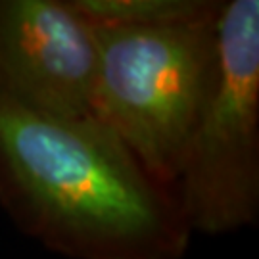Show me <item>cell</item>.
Masks as SVG:
<instances>
[{"label":"cell","mask_w":259,"mask_h":259,"mask_svg":"<svg viewBox=\"0 0 259 259\" xmlns=\"http://www.w3.org/2000/svg\"><path fill=\"white\" fill-rule=\"evenodd\" d=\"M0 205L71 259H181L192 236L173 188L96 117L31 110L2 93Z\"/></svg>","instance_id":"1"},{"label":"cell","mask_w":259,"mask_h":259,"mask_svg":"<svg viewBox=\"0 0 259 259\" xmlns=\"http://www.w3.org/2000/svg\"><path fill=\"white\" fill-rule=\"evenodd\" d=\"M215 25L93 27L98 47L93 117L169 188L211 83Z\"/></svg>","instance_id":"2"},{"label":"cell","mask_w":259,"mask_h":259,"mask_svg":"<svg viewBox=\"0 0 259 259\" xmlns=\"http://www.w3.org/2000/svg\"><path fill=\"white\" fill-rule=\"evenodd\" d=\"M215 69L173 185L190 232L227 234L259 215V2L229 0Z\"/></svg>","instance_id":"3"},{"label":"cell","mask_w":259,"mask_h":259,"mask_svg":"<svg viewBox=\"0 0 259 259\" xmlns=\"http://www.w3.org/2000/svg\"><path fill=\"white\" fill-rule=\"evenodd\" d=\"M98 47L71 0H0V93L62 117L93 115Z\"/></svg>","instance_id":"4"},{"label":"cell","mask_w":259,"mask_h":259,"mask_svg":"<svg viewBox=\"0 0 259 259\" xmlns=\"http://www.w3.org/2000/svg\"><path fill=\"white\" fill-rule=\"evenodd\" d=\"M93 27H183L215 23L219 0H71Z\"/></svg>","instance_id":"5"}]
</instances>
